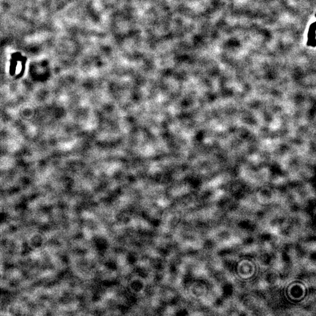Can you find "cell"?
I'll return each mask as SVG.
<instances>
[{
    "instance_id": "obj_1",
    "label": "cell",
    "mask_w": 316,
    "mask_h": 316,
    "mask_svg": "<svg viewBox=\"0 0 316 316\" xmlns=\"http://www.w3.org/2000/svg\"><path fill=\"white\" fill-rule=\"evenodd\" d=\"M316 24L315 22H314L310 27L308 33V45L314 46L316 45Z\"/></svg>"
}]
</instances>
